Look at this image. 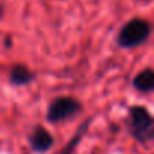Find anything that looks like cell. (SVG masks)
I'll return each mask as SVG.
<instances>
[{"label": "cell", "mask_w": 154, "mask_h": 154, "mask_svg": "<svg viewBox=\"0 0 154 154\" xmlns=\"http://www.w3.org/2000/svg\"><path fill=\"white\" fill-rule=\"evenodd\" d=\"M36 74L24 63H14L8 72V83L14 88L29 86L35 82Z\"/></svg>", "instance_id": "5b68a950"}, {"label": "cell", "mask_w": 154, "mask_h": 154, "mask_svg": "<svg viewBox=\"0 0 154 154\" xmlns=\"http://www.w3.org/2000/svg\"><path fill=\"white\" fill-rule=\"evenodd\" d=\"M5 45H6L8 48H11V45H12V39H11V36H6V39H5Z\"/></svg>", "instance_id": "ba28073f"}, {"label": "cell", "mask_w": 154, "mask_h": 154, "mask_svg": "<svg viewBox=\"0 0 154 154\" xmlns=\"http://www.w3.org/2000/svg\"><path fill=\"white\" fill-rule=\"evenodd\" d=\"M83 112V103L72 95H59L54 97L45 112V121L50 124H63L77 118Z\"/></svg>", "instance_id": "3957f363"}, {"label": "cell", "mask_w": 154, "mask_h": 154, "mask_svg": "<svg viewBox=\"0 0 154 154\" xmlns=\"http://www.w3.org/2000/svg\"><path fill=\"white\" fill-rule=\"evenodd\" d=\"M137 2H148V0H137Z\"/></svg>", "instance_id": "30bf717a"}, {"label": "cell", "mask_w": 154, "mask_h": 154, "mask_svg": "<svg viewBox=\"0 0 154 154\" xmlns=\"http://www.w3.org/2000/svg\"><path fill=\"white\" fill-rule=\"evenodd\" d=\"M131 86L134 91L143 95L154 92V69L151 66H145L143 69H140L131 79Z\"/></svg>", "instance_id": "8992f818"}, {"label": "cell", "mask_w": 154, "mask_h": 154, "mask_svg": "<svg viewBox=\"0 0 154 154\" xmlns=\"http://www.w3.org/2000/svg\"><path fill=\"white\" fill-rule=\"evenodd\" d=\"M92 121H94V116H88L86 119H83L82 124L77 127V130L74 131V134L71 136V139H69V140L65 143V146L59 151V154H74L75 149H77V146L82 143V139L85 137L86 131L89 130V125L92 124Z\"/></svg>", "instance_id": "52a82bcc"}, {"label": "cell", "mask_w": 154, "mask_h": 154, "mask_svg": "<svg viewBox=\"0 0 154 154\" xmlns=\"http://www.w3.org/2000/svg\"><path fill=\"white\" fill-rule=\"evenodd\" d=\"M3 14H5V9H3V6H2V5H0V20L3 18Z\"/></svg>", "instance_id": "9c48e42d"}, {"label": "cell", "mask_w": 154, "mask_h": 154, "mask_svg": "<svg viewBox=\"0 0 154 154\" xmlns=\"http://www.w3.org/2000/svg\"><path fill=\"white\" fill-rule=\"evenodd\" d=\"M127 133L134 142L146 146L154 140V116L143 104H131L127 107L124 119Z\"/></svg>", "instance_id": "6da1fadb"}, {"label": "cell", "mask_w": 154, "mask_h": 154, "mask_svg": "<svg viewBox=\"0 0 154 154\" xmlns=\"http://www.w3.org/2000/svg\"><path fill=\"white\" fill-rule=\"evenodd\" d=\"M27 143L35 154H47L54 146V136L44 125L36 124L27 134Z\"/></svg>", "instance_id": "277c9868"}, {"label": "cell", "mask_w": 154, "mask_h": 154, "mask_svg": "<svg viewBox=\"0 0 154 154\" xmlns=\"http://www.w3.org/2000/svg\"><path fill=\"white\" fill-rule=\"evenodd\" d=\"M152 33V26L146 18L134 17L125 21L116 33L115 42L121 50H134L142 47Z\"/></svg>", "instance_id": "7a4b0ae2"}]
</instances>
